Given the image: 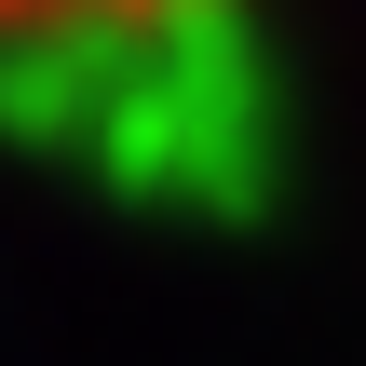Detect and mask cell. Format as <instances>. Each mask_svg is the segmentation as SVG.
I'll use <instances>...</instances> for the list:
<instances>
[{"label": "cell", "mask_w": 366, "mask_h": 366, "mask_svg": "<svg viewBox=\"0 0 366 366\" xmlns=\"http://www.w3.org/2000/svg\"><path fill=\"white\" fill-rule=\"evenodd\" d=\"M122 14H177V0H0V41H41V27H122Z\"/></svg>", "instance_id": "1"}]
</instances>
